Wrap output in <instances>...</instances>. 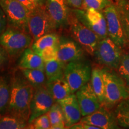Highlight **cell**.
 Wrapping results in <instances>:
<instances>
[{"instance_id": "cell-1", "label": "cell", "mask_w": 129, "mask_h": 129, "mask_svg": "<svg viewBox=\"0 0 129 129\" xmlns=\"http://www.w3.org/2000/svg\"><path fill=\"white\" fill-rule=\"evenodd\" d=\"M10 83V96L7 112L28 122L34 88L23 75L16 74Z\"/></svg>"}, {"instance_id": "cell-2", "label": "cell", "mask_w": 129, "mask_h": 129, "mask_svg": "<svg viewBox=\"0 0 129 129\" xmlns=\"http://www.w3.org/2000/svg\"><path fill=\"white\" fill-rule=\"evenodd\" d=\"M101 69L105 87L104 102L102 105L111 109L129 98V88L115 69L106 67Z\"/></svg>"}, {"instance_id": "cell-3", "label": "cell", "mask_w": 129, "mask_h": 129, "mask_svg": "<svg viewBox=\"0 0 129 129\" xmlns=\"http://www.w3.org/2000/svg\"><path fill=\"white\" fill-rule=\"evenodd\" d=\"M33 41L29 32L10 26H7L6 29L0 35V46L12 58L22 54Z\"/></svg>"}, {"instance_id": "cell-4", "label": "cell", "mask_w": 129, "mask_h": 129, "mask_svg": "<svg viewBox=\"0 0 129 129\" xmlns=\"http://www.w3.org/2000/svg\"><path fill=\"white\" fill-rule=\"evenodd\" d=\"M68 28L72 38L82 47L84 51L91 56H94L101 38L95 32L81 23L72 12L71 8L68 16Z\"/></svg>"}, {"instance_id": "cell-5", "label": "cell", "mask_w": 129, "mask_h": 129, "mask_svg": "<svg viewBox=\"0 0 129 129\" xmlns=\"http://www.w3.org/2000/svg\"><path fill=\"white\" fill-rule=\"evenodd\" d=\"M91 71L92 68L90 62L83 59L66 64L64 77L71 89L72 93H75L90 81Z\"/></svg>"}, {"instance_id": "cell-6", "label": "cell", "mask_w": 129, "mask_h": 129, "mask_svg": "<svg viewBox=\"0 0 129 129\" xmlns=\"http://www.w3.org/2000/svg\"><path fill=\"white\" fill-rule=\"evenodd\" d=\"M29 32L34 41L47 34L54 32L57 29L54 21L46 7L36 6L30 11L28 20Z\"/></svg>"}, {"instance_id": "cell-7", "label": "cell", "mask_w": 129, "mask_h": 129, "mask_svg": "<svg viewBox=\"0 0 129 129\" xmlns=\"http://www.w3.org/2000/svg\"><path fill=\"white\" fill-rule=\"evenodd\" d=\"M8 26L29 32L28 20L30 11L17 0H0Z\"/></svg>"}, {"instance_id": "cell-8", "label": "cell", "mask_w": 129, "mask_h": 129, "mask_svg": "<svg viewBox=\"0 0 129 129\" xmlns=\"http://www.w3.org/2000/svg\"><path fill=\"white\" fill-rule=\"evenodd\" d=\"M124 50L109 37L100 40L94 56L104 67L116 69L121 59Z\"/></svg>"}, {"instance_id": "cell-9", "label": "cell", "mask_w": 129, "mask_h": 129, "mask_svg": "<svg viewBox=\"0 0 129 129\" xmlns=\"http://www.w3.org/2000/svg\"><path fill=\"white\" fill-rule=\"evenodd\" d=\"M72 10L81 23L95 32L101 40L108 37L106 21L102 11L93 9H72Z\"/></svg>"}, {"instance_id": "cell-10", "label": "cell", "mask_w": 129, "mask_h": 129, "mask_svg": "<svg viewBox=\"0 0 129 129\" xmlns=\"http://www.w3.org/2000/svg\"><path fill=\"white\" fill-rule=\"evenodd\" d=\"M106 21L108 37L122 49L129 47L115 3L102 10Z\"/></svg>"}, {"instance_id": "cell-11", "label": "cell", "mask_w": 129, "mask_h": 129, "mask_svg": "<svg viewBox=\"0 0 129 129\" xmlns=\"http://www.w3.org/2000/svg\"><path fill=\"white\" fill-rule=\"evenodd\" d=\"M55 101L49 92L46 85L34 88L30 104V117L28 124L43 114L48 112Z\"/></svg>"}, {"instance_id": "cell-12", "label": "cell", "mask_w": 129, "mask_h": 129, "mask_svg": "<svg viewBox=\"0 0 129 129\" xmlns=\"http://www.w3.org/2000/svg\"><path fill=\"white\" fill-rule=\"evenodd\" d=\"M80 121L94 125L99 129L120 128V125L114 114L110 109L101 105L100 108L94 112L82 117Z\"/></svg>"}, {"instance_id": "cell-13", "label": "cell", "mask_w": 129, "mask_h": 129, "mask_svg": "<svg viewBox=\"0 0 129 129\" xmlns=\"http://www.w3.org/2000/svg\"><path fill=\"white\" fill-rule=\"evenodd\" d=\"M84 50L73 38L60 36L57 46V59L68 63L83 59Z\"/></svg>"}, {"instance_id": "cell-14", "label": "cell", "mask_w": 129, "mask_h": 129, "mask_svg": "<svg viewBox=\"0 0 129 129\" xmlns=\"http://www.w3.org/2000/svg\"><path fill=\"white\" fill-rule=\"evenodd\" d=\"M75 95L83 117L94 112L101 107V103L90 81L77 90Z\"/></svg>"}, {"instance_id": "cell-15", "label": "cell", "mask_w": 129, "mask_h": 129, "mask_svg": "<svg viewBox=\"0 0 129 129\" xmlns=\"http://www.w3.org/2000/svg\"><path fill=\"white\" fill-rule=\"evenodd\" d=\"M46 7L57 29L68 28L71 7L67 0H46Z\"/></svg>"}, {"instance_id": "cell-16", "label": "cell", "mask_w": 129, "mask_h": 129, "mask_svg": "<svg viewBox=\"0 0 129 129\" xmlns=\"http://www.w3.org/2000/svg\"><path fill=\"white\" fill-rule=\"evenodd\" d=\"M57 102L62 107L67 128L80 121L83 117L77 96L74 93Z\"/></svg>"}, {"instance_id": "cell-17", "label": "cell", "mask_w": 129, "mask_h": 129, "mask_svg": "<svg viewBox=\"0 0 129 129\" xmlns=\"http://www.w3.org/2000/svg\"><path fill=\"white\" fill-rule=\"evenodd\" d=\"M46 87L55 102L64 99L72 94L71 89L64 75L52 80L47 81Z\"/></svg>"}, {"instance_id": "cell-18", "label": "cell", "mask_w": 129, "mask_h": 129, "mask_svg": "<svg viewBox=\"0 0 129 129\" xmlns=\"http://www.w3.org/2000/svg\"><path fill=\"white\" fill-rule=\"evenodd\" d=\"M19 69H38L44 71L45 62L41 56L28 47L23 51L18 63Z\"/></svg>"}, {"instance_id": "cell-19", "label": "cell", "mask_w": 129, "mask_h": 129, "mask_svg": "<svg viewBox=\"0 0 129 129\" xmlns=\"http://www.w3.org/2000/svg\"><path fill=\"white\" fill-rule=\"evenodd\" d=\"M59 37L56 32H51L40 37L34 41L31 48L34 51L40 54L42 50L48 47H57Z\"/></svg>"}, {"instance_id": "cell-20", "label": "cell", "mask_w": 129, "mask_h": 129, "mask_svg": "<svg viewBox=\"0 0 129 129\" xmlns=\"http://www.w3.org/2000/svg\"><path fill=\"white\" fill-rule=\"evenodd\" d=\"M20 71L34 88L46 85L47 79L45 71L38 69H21Z\"/></svg>"}, {"instance_id": "cell-21", "label": "cell", "mask_w": 129, "mask_h": 129, "mask_svg": "<svg viewBox=\"0 0 129 129\" xmlns=\"http://www.w3.org/2000/svg\"><path fill=\"white\" fill-rule=\"evenodd\" d=\"M28 122L13 114H5L0 117V129L28 128Z\"/></svg>"}, {"instance_id": "cell-22", "label": "cell", "mask_w": 129, "mask_h": 129, "mask_svg": "<svg viewBox=\"0 0 129 129\" xmlns=\"http://www.w3.org/2000/svg\"><path fill=\"white\" fill-rule=\"evenodd\" d=\"M90 83L102 105L104 102L105 87L101 68L94 67L92 68Z\"/></svg>"}, {"instance_id": "cell-23", "label": "cell", "mask_w": 129, "mask_h": 129, "mask_svg": "<svg viewBox=\"0 0 129 129\" xmlns=\"http://www.w3.org/2000/svg\"><path fill=\"white\" fill-rule=\"evenodd\" d=\"M122 29L129 45V0H115Z\"/></svg>"}, {"instance_id": "cell-24", "label": "cell", "mask_w": 129, "mask_h": 129, "mask_svg": "<svg viewBox=\"0 0 129 129\" xmlns=\"http://www.w3.org/2000/svg\"><path fill=\"white\" fill-rule=\"evenodd\" d=\"M114 112L118 125L129 128V98L118 103Z\"/></svg>"}, {"instance_id": "cell-25", "label": "cell", "mask_w": 129, "mask_h": 129, "mask_svg": "<svg viewBox=\"0 0 129 129\" xmlns=\"http://www.w3.org/2000/svg\"><path fill=\"white\" fill-rule=\"evenodd\" d=\"M65 66V63L57 59L45 62L44 71L47 81L63 76Z\"/></svg>"}, {"instance_id": "cell-26", "label": "cell", "mask_w": 129, "mask_h": 129, "mask_svg": "<svg viewBox=\"0 0 129 129\" xmlns=\"http://www.w3.org/2000/svg\"><path fill=\"white\" fill-rule=\"evenodd\" d=\"M10 96V83L4 77H0V115L7 111Z\"/></svg>"}, {"instance_id": "cell-27", "label": "cell", "mask_w": 129, "mask_h": 129, "mask_svg": "<svg viewBox=\"0 0 129 129\" xmlns=\"http://www.w3.org/2000/svg\"><path fill=\"white\" fill-rule=\"evenodd\" d=\"M115 71L129 88V47L124 49L120 63Z\"/></svg>"}, {"instance_id": "cell-28", "label": "cell", "mask_w": 129, "mask_h": 129, "mask_svg": "<svg viewBox=\"0 0 129 129\" xmlns=\"http://www.w3.org/2000/svg\"><path fill=\"white\" fill-rule=\"evenodd\" d=\"M51 126L61 122H64V117L60 105L55 102L47 112Z\"/></svg>"}, {"instance_id": "cell-29", "label": "cell", "mask_w": 129, "mask_h": 129, "mask_svg": "<svg viewBox=\"0 0 129 129\" xmlns=\"http://www.w3.org/2000/svg\"><path fill=\"white\" fill-rule=\"evenodd\" d=\"M114 0H83L81 9H93L102 11L108 6L114 4Z\"/></svg>"}, {"instance_id": "cell-30", "label": "cell", "mask_w": 129, "mask_h": 129, "mask_svg": "<svg viewBox=\"0 0 129 129\" xmlns=\"http://www.w3.org/2000/svg\"><path fill=\"white\" fill-rule=\"evenodd\" d=\"M28 127H30L29 128L34 129H48L51 128V124L50 121L47 113L43 114L40 117H37L29 124Z\"/></svg>"}, {"instance_id": "cell-31", "label": "cell", "mask_w": 129, "mask_h": 129, "mask_svg": "<svg viewBox=\"0 0 129 129\" xmlns=\"http://www.w3.org/2000/svg\"><path fill=\"white\" fill-rule=\"evenodd\" d=\"M40 55L44 62L57 59V47H48L42 50Z\"/></svg>"}, {"instance_id": "cell-32", "label": "cell", "mask_w": 129, "mask_h": 129, "mask_svg": "<svg viewBox=\"0 0 129 129\" xmlns=\"http://www.w3.org/2000/svg\"><path fill=\"white\" fill-rule=\"evenodd\" d=\"M8 26L7 20L4 11L0 6V35L6 29Z\"/></svg>"}, {"instance_id": "cell-33", "label": "cell", "mask_w": 129, "mask_h": 129, "mask_svg": "<svg viewBox=\"0 0 129 129\" xmlns=\"http://www.w3.org/2000/svg\"><path fill=\"white\" fill-rule=\"evenodd\" d=\"M9 56L6 50L0 46V68L4 67L9 62Z\"/></svg>"}, {"instance_id": "cell-34", "label": "cell", "mask_w": 129, "mask_h": 129, "mask_svg": "<svg viewBox=\"0 0 129 129\" xmlns=\"http://www.w3.org/2000/svg\"><path fill=\"white\" fill-rule=\"evenodd\" d=\"M69 128L71 129H99L98 127L94 125L88 124L85 123L81 121H80L77 123L75 124Z\"/></svg>"}, {"instance_id": "cell-35", "label": "cell", "mask_w": 129, "mask_h": 129, "mask_svg": "<svg viewBox=\"0 0 129 129\" xmlns=\"http://www.w3.org/2000/svg\"><path fill=\"white\" fill-rule=\"evenodd\" d=\"M69 6L72 9H81L83 0H67Z\"/></svg>"}, {"instance_id": "cell-36", "label": "cell", "mask_w": 129, "mask_h": 129, "mask_svg": "<svg viewBox=\"0 0 129 129\" xmlns=\"http://www.w3.org/2000/svg\"><path fill=\"white\" fill-rule=\"evenodd\" d=\"M17 1L20 2L22 5H23L30 12L34 9L36 7L32 0H17Z\"/></svg>"}, {"instance_id": "cell-37", "label": "cell", "mask_w": 129, "mask_h": 129, "mask_svg": "<svg viewBox=\"0 0 129 129\" xmlns=\"http://www.w3.org/2000/svg\"><path fill=\"white\" fill-rule=\"evenodd\" d=\"M51 129H64L67 128L65 125V122H61L59 123L56 124L55 125H51Z\"/></svg>"}, {"instance_id": "cell-38", "label": "cell", "mask_w": 129, "mask_h": 129, "mask_svg": "<svg viewBox=\"0 0 129 129\" xmlns=\"http://www.w3.org/2000/svg\"><path fill=\"white\" fill-rule=\"evenodd\" d=\"M35 6H43L46 4V0H32Z\"/></svg>"}]
</instances>
